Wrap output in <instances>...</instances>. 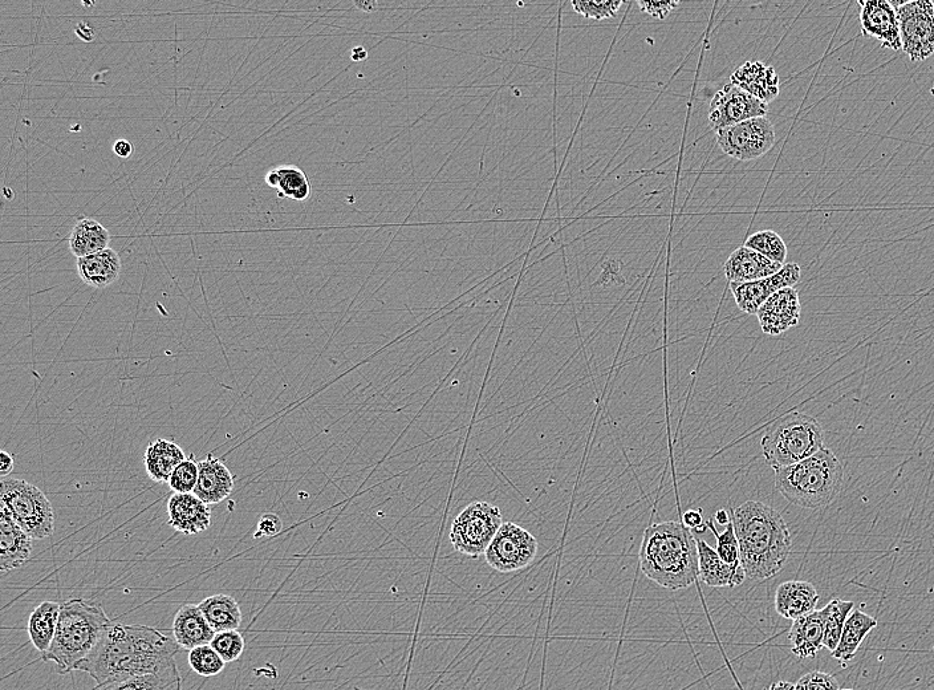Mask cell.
<instances>
[{
    "mask_svg": "<svg viewBox=\"0 0 934 690\" xmlns=\"http://www.w3.org/2000/svg\"><path fill=\"white\" fill-rule=\"evenodd\" d=\"M682 525H684L686 529L694 531V533H704V531L708 529V523L704 522L700 511L696 510L686 511V513L682 515Z\"/></svg>",
    "mask_w": 934,
    "mask_h": 690,
    "instance_id": "7bdbcfd3",
    "label": "cell"
},
{
    "mask_svg": "<svg viewBox=\"0 0 934 690\" xmlns=\"http://www.w3.org/2000/svg\"><path fill=\"white\" fill-rule=\"evenodd\" d=\"M716 522L718 525L728 526L730 522L729 514L725 510H718L716 514Z\"/></svg>",
    "mask_w": 934,
    "mask_h": 690,
    "instance_id": "f907efd6",
    "label": "cell"
},
{
    "mask_svg": "<svg viewBox=\"0 0 934 690\" xmlns=\"http://www.w3.org/2000/svg\"><path fill=\"white\" fill-rule=\"evenodd\" d=\"M538 541L530 531L503 523L485 552L486 562L501 574H510L529 567L538 555Z\"/></svg>",
    "mask_w": 934,
    "mask_h": 690,
    "instance_id": "30bf717a",
    "label": "cell"
},
{
    "mask_svg": "<svg viewBox=\"0 0 934 690\" xmlns=\"http://www.w3.org/2000/svg\"><path fill=\"white\" fill-rule=\"evenodd\" d=\"M621 0H607V2H584V0H574L572 7L579 15L587 19L603 20L616 18L617 11L621 7Z\"/></svg>",
    "mask_w": 934,
    "mask_h": 690,
    "instance_id": "f35d334b",
    "label": "cell"
},
{
    "mask_svg": "<svg viewBox=\"0 0 934 690\" xmlns=\"http://www.w3.org/2000/svg\"><path fill=\"white\" fill-rule=\"evenodd\" d=\"M180 651L174 637L156 628L112 623L76 671L87 673L97 685L116 683L160 672L176 663Z\"/></svg>",
    "mask_w": 934,
    "mask_h": 690,
    "instance_id": "6da1fadb",
    "label": "cell"
},
{
    "mask_svg": "<svg viewBox=\"0 0 934 690\" xmlns=\"http://www.w3.org/2000/svg\"><path fill=\"white\" fill-rule=\"evenodd\" d=\"M210 645L226 663H234V661L241 659L243 652H245L246 641L242 633H239L238 629H234V631L215 633Z\"/></svg>",
    "mask_w": 934,
    "mask_h": 690,
    "instance_id": "8d00e7d4",
    "label": "cell"
},
{
    "mask_svg": "<svg viewBox=\"0 0 934 690\" xmlns=\"http://www.w3.org/2000/svg\"><path fill=\"white\" fill-rule=\"evenodd\" d=\"M901 50L912 63L934 54V7L931 0H911L896 8Z\"/></svg>",
    "mask_w": 934,
    "mask_h": 690,
    "instance_id": "9c48e42d",
    "label": "cell"
},
{
    "mask_svg": "<svg viewBox=\"0 0 934 690\" xmlns=\"http://www.w3.org/2000/svg\"><path fill=\"white\" fill-rule=\"evenodd\" d=\"M502 525L499 507L489 502L470 503L454 519L450 542L460 554L478 558L485 554Z\"/></svg>",
    "mask_w": 934,
    "mask_h": 690,
    "instance_id": "ba28073f",
    "label": "cell"
},
{
    "mask_svg": "<svg viewBox=\"0 0 934 690\" xmlns=\"http://www.w3.org/2000/svg\"><path fill=\"white\" fill-rule=\"evenodd\" d=\"M876 627L877 620L873 616L860 610L852 611L844 625L838 648L831 653L832 657L843 663L854 659L860 645Z\"/></svg>",
    "mask_w": 934,
    "mask_h": 690,
    "instance_id": "83f0119b",
    "label": "cell"
},
{
    "mask_svg": "<svg viewBox=\"0 0 934 690\" xmlns=\"http://www.w3.org/2000/svg\"><path fill=\"white\" fill-rule=\"evenodd\" d=\"M93 690H182V679L177 664L173 663L160 672L97 685Z\"/></svg>",
    "mask_w": 934,
    "mask_h": 690,
    "instance_id": "1f68e13d",
    "label": "cell"
},
{
    "mask_svg": "<svg viewBox=\"0 0 934 690\" xmlns=\"http://www.w3.org/2000/svg\"><path fill=\"white\" fill-rule=\"evenodd\" d=\"M266 184L278 190L279 197L304 202L311 197V182L307 174L296 166H280L266 174Z\"/></svg>",
    "mask_w": 934,
    "mask_h": 690,
    "instance_id": "4dcf8cb0",
    "label": "cell"
},
{
    "mask_svg": "<svg viewBox=\"0 0 934 690\" xmlns=\"http://www.w3.org/2000/svg\"><path fill=\"white\" fill-rule=\"evenodd\" d=\"M60 616V604L56 602L40 603L31 612L28 619L27 632L32 645L40 655L47 653L52 641L55 639Z\"/></svg>",
    "mask_w": 934,
    "mask_h": 690,
    "instance_id": "f1b7e54d",
    "label": "cell"
},
{
    "mask_svg": "<svg viewBox=\"0 0 934 690\" xmlns=\"http://www.w3.org/2000/svg\"><path fill=\"white\" fill-rule=\"evenodd\" d=\"M189 665L197 675L214 677L223 672L226 661L209 644L189 651Z\"/></svg>",
    "mask_w": 934,
    "mask_h": 690,
    "instance_id": "e575fe53",
    "label": "cell"
},
{
    "mask_svg": "<svg viewBox=\"0 0 934 690\" xmlns=\"http://www.w3.org/2000/svg\"><path fill=\"white\" fill-rule=\"evenodd\" d=\"M351 59L355 63L364 62V60L368 59V51L365 50V48L361 46L353 48Z\"/></svg>",
    "mask_w": 934,
    "mask_h": 690,
    "instance_id": "c3c4849f",
    "label": "cell"
},
{
    "mask_svg": "<svg viewBox=\"0 0 934 690\" xmlns=\"http://www.w3.org/2000/svg\"><path fill=\"white\" fill-rule=\"evenodd\" d=\"M706 523H708V529L712 530L714 537L717 539L716 551L718 555H720V558L724 560L726 564L735 568V570L743 568L741 564V551H739V543L737 535H735L733 522H729V525L726 526V530L722 534H718L713 519H710V521Z\"/></svg>",
    "mask_w": 934,
    "mask_h": 690,
    "instance_id": "d590c367",
    "label": "cell"
},
{
    "mask_svg": "<svg viewBox=\"0 0 934 690\" xmlns=\"http://www.w3.org/2000/svg\"><path fill=\"white\" fill-rule=\"evenodd\" d=\"M14 470V458L7 452H0V477L7 478Z\"/></svg>",
    "mask_w": 934,
    "mask_h": 690,
    "instance_id": "bcb514c9",
    "label": "cell"
},
{
    "mask_svg": "<svg viewBox=\"0 0 934 690\" xmlns=\"http://www.w3.org/2000/svg\"><path fill=\"white\" fill-rule=\"evenodd\" d=\"M109 243L111 234L107 227L91 218L80 219L73 226L68 239L69 250L77 259L107 250Z\"/></svg>",
    "mask_w": 934,
    "mask_h": 690,
    "instance_id": "4316f807",
    "label": "cell"
},
{
    "mask_svg": "<svg viewBox=\"0 0 934 690\" xmlns=\"http://www.w3.org/2000/svg\"><path fill=\"white\" fill-rule=\"evenodd\" d=\"M133 150L134 149H133L132 142L128 140H124V138H121V140H117L115 144H113V152H115L116 156H119L120 158L131 157L133 154Z\"/></svg>",
    "mask_w": 934,
    "mask_h": 690,
    "instance_id": "f6af8a7d",
    "label": "cell"
},
{
    "mask_svg": "<svg viewBox=\"0 0 934 690\" xmlns=\"http://www.w3.org/2000/svg\"><path fill=\"white\" fill-rule=\"evenodd\" d=\"M678 6V2H639V7L641 11L647 12V14L653 16V18L664 20L667 19L670 12L673 11V8Z\"/></svg>",
    "mask_w": 934,
    "mask_h": 690,
    "instance_id": "b9f144b4",
    "label": "cell"
},
{
    "mask_svg": "<svg viewBox=\"0 0 934 690\" xmlns=\"http://www.w3.org/2000/svg\"><path fill=\"white\" fill-rule=\"evenodd\" d=\"M767 690H797V685L790 683V681L781 680L771 684Z\"/></svg>",
    "mask_w": 934,
    "mask_h": 690,
    "instance_id": "681fc988",
    "label": "cell"
},
{
    "mask_svg": "<svg viewBox=\"0 0 934 690\" xmlns=\"http://www.w3.org/2000/svg\"><path fill=\"white\" fill-rule=\"evenodd\" d=\"M797 690H840L838 680L830 673L814 671L799 679Z\"/></svg>",
    "mask_w": 934,
    "mask_h": 690,
    "instance_id": "ab89813d",
    "label": "cell"
},
{
    "mask_svg": "<svg viewBox=\"0 0 934 690\" xmlns=\"http://www.w3.org/2000/svg\"><path fill=\"white\" fill-rule=\"evenodd\" d=\"M782 265L757 251L739 247L725 263V275L730 283H749L769 278L781 271Z\"/></svg>",
    "mask_w": 934,
    "mask_h": 690,
    "instance_id": "ffe728a7",
    "label": "cell"
},
{
    "mask_svg": "<svg viewBox=\"0 0 934 690\" xmlns=\"http://www.w3.org/2000/svg\"><path fill=\"white\" fill-rule=\"evenodd\" d=\"M860 27L864 36L876 39L892 51L901 50L899 19L896 8L888 0H859Z\"/></svg>",
    "mask_w": 934,
    "mask_h": 690,
    "instance_id": "5bb4252c",
    "label": "cell"
},
{
    "mask_svg": "<svg viewBox=\"0 0 934 690\" xmlns=\"http://www.w3.org/2000/svg\"><path fill=\"white\" fill-rule=\"evenodd\" d=\"M283 522L282 519L276 514L266 513L259 518L257 533L254 534L255 539L259 538H271L276 537V535L282 533Z\"/></svg>",
    "mask_w": 934,
    "mask_h": 690,
    "instance_id": "60d3db41",
    "label": "cell"
},
{
    "mask_svg": "<svg viewBox=\"0 0 934 690\" xmlns=\"http://www.w3.org/2000/svg\"><path fill=\"white\" fill-rule=\"evenodd\" d=\"M730 83L769 105L781 91V81L774 67L763 62H746L735 69Z\"/></svg>",
    "mask_w": 934,
    "mask_h": 690,
    "instance_id": "e0dca14e",
    "label": "cell"
},
{
    "mask_svg": "<svg viewBox=\"0 0 934 690\" xmlns=\"http://www.w3.org/2000/svg\"><path fill=\"white\" fill-rule=\"evenodd\" d=\"M745 247L757 253L765 255L779 265L785 266L787 259V246L781 235L773 230L758 231L750 235L745 242Z\"/></svg>",
    "mask_w": 934,
    "mask_h": 690,
    "instance_id": "836d02e7",
    "label": "cell"
},
{
    "mask_svg": "<svg viewBox=\"0 0 934 690\" xmlns=\"http://www.w3.org/2000/svg\"><path fill=\"white\" fill-rule=\"evenodd\" d=\"M801 266L798 263H786L781 271L769 278L749 283H730L735 303L739 310L747 315H757L770 296L783 288L794 287L801 280Z\"/></svg>",
    "mask_w": 934,
    "mask_h": 690,
    "instance_id": "4fadbf2b",
    "label": "cell"
},
{
    "mask_svg": "<svg viewBox=\"0 0 934 690\" xmlns=\"http://www.w3.org/2000/svg\"><path fill=\"white\" fill-rule=\"evenodd\" d=\"M733 526L746 579L773 578L791 554V534L782 514L758 501H746L733 511Z\"/></svg>",
    "mask_w": 934,
    "mask_h": 690,
    "instance_id": "7a4b0ae2",
    "label": "cell"
},
{
    "mask_svg": "<svg viewBox=\"0 0 934 690\" xmlns=\"http://www.w3.org/2000/svg\"><path fill=\"white\" fill-rule=\"evenodd\" d=\"M767 112L769 105L730 83L714 95L710 103L709 121L716 131H720L743 121L766 117Z\"/></svg>",
    "mask_w": 934,
    "mask_h": 690,
    "instance_id": "7c38bea8",
    "label": "cell"
},
{
    "mask_svg": "<svg viewBox=\"0 0 934 690\" xmlns=\"http://www.w3.org/2000/svg\"><path fill=\"white\" fill-rule=\"evenodd\" d=\"M818 602L819 594L814 584L803 580L782 583L775 592V610L778 615L793 621L814 612Z\"/></svg>",
    "mask_w": 934,
    "mask_h": 690,
    "instance_id": "7402d4cb",
    "label": "cell"
},
{
    "mask_svg": "<svg viewBox=\"0 0 934 690\" xmlns=\"http://www.w3.org/2000/svg\"><path fill=\"white\" fill-rule=\"evenodd\" d=\"M791 651L798 659H814L824 648V623L822 610H815L794 620L790 629Z\"/></svg>",
    "mask_w": 934,
    "mask_h": 690,
    "instance_id": "d4e9b609",
    "label": "cell"
},
{
    "mask_svg": "<svg viewBox=\"0 0 934 690\" xmlns=\"http://www.w3.org/2000/svg\"><path fill=\"white\" fill-rule=\"evenodd\" d=\"M75 34L84 42L91 43L95 40L96 32L87 22H80L75 28Z\"/></svg>",
    "mask_w": 934,
    "mask_h": 690,
    "instance_id": "ee69618b",
    "label": "cell"
},
{
    "mask_svg": "<svg viewBox=\"0 0 934 690\" xmlns=\"http://www.w3.org/2000/svg\"><path fill=\"white\" fill-rule=\"evenodd\" d=\"M933 7H934V2H933Z\"/></svg>",
    "mask_w": 934,
    "mask_h": 690,
    "instance_id": "db71d44e",
    "label": "cell"
},
{
    "mask_svg": "<svg viewBox=\"0 0 934 690\" xmlns=\"http://www.w3.org/2000/svg\"><path fill=\"white\" fill-rule=\"evenodd\" d=\"M111 625L112 621L100 603L83 598L66 600L60 604L55 639L42 660L54 663L60 675L76 671Z\"/></svg>",
    "mask_w": 934,
    "mask_h": 690,
    "instance_id": "277c9868",
    "label": "cell"
},
{
    "mask_svg": "<svg viewBox=\"0 0 934 690\" xmlns=\"http://www.w3.org/2000/svg\"><path fill=\"white\" fill-rule=\"evenodd\" d=\"M201 611L215 632L234 631L242 624L239 603L231 595H213L200 604Z\"/></svg>",
    "mask_w": 934,
    "mask_h": 690,
    "instance_id": "f546056e",
    "label": "cell"
},
{
    "mask_svg": "<svg viewBox=\"0 0 934 690\" xmlns=\"http://www.w3.org/2000/svg\"><path fill=\"white\" fill-rule=\"evenodd\" d=\"M123 263L117 251L108 247L100 253L77 259V273L83 283L93 288H105L120 278Z\"/></svg>",
    "mask_w": 934,
    "mask_h": 690,
    "instance_id": "cb8c5ba5",
    "label": "cell"
},
{
    "mask_svg": "<svg viewBox=\"0 0 934 690\" xmlns=\"http://www.w3.org/2000/svg\"><path fill=\"white\" fill-rule=\"evenodd\" d=\"M186 460L181 446L169 440H156L146 449L144 464L150 480L157 483L169 482L177 466Z\"/></svg>",
    "mask_w": 934,
    "mask_h": 690,
    "instance_id": "484cf974",
    "label": "cell"
},
{
    "mask_svg": "<svg viewBox=\"0 0 934 690\" xmlns=\"http://www.w3.org/2000/svg\"><path fill=\"white\" fill-rule=\"evenodd\" d=\"M168 523L178 533L201 534L211 525L210 506L193 493L174 494L168 502Z\"/></svg>",
    "mask_w": 934,
    "mask_h": 690,
    "instance_id": "2e32d148",
    "label": "cell"
},
{
    "mask_svg": "<svg viewBox=\"0 0 934 690\" xmlns=\"http://www.w3.org/2000/svg\"><path fill=\"white\" fill-rule=\"evenodd\" d=\"M173 637L182 651H192L213 641L215 632L197 604H185L173 621Z\"/></svg>",
    "mask_w": 934,
    "mask_h": 690,
    "instance_id": "ac0fdd59",
    "label": "cell"
},
{
    "mask_svg": "<svg viewBox=\"0 0 934 690\" xmlns=\"http://www.w3.org/2000/svg\"><path fill=\"white\" fill-rule=\"evenodd\" d=\"M931 92H932V95L934 96V81H933Z\"/></svg>",
    "mask_w": 934,
    "mask_h": 690,
    "instance_id": "816d5d0a",
    "label": "cell"
},
{
    "mask_svg": "<svg viewBox=\"0 0 934 690\" xmlns=\"http://www.w3.org/2000/svg\"><path fill=\"white\" fill-rule=\"evenodd\" d=\"M722 152L739 161L757 160L774 148L775 128L767 117H757L717 131Z\"/></svg>",
    "mask_w": 934,
    "mask_h": 690,
    "instance_id": "8fae6325",
    "label": "cell"
},
{
    "mask_svg": "<svg viewBox=\"0 0 934 690\" xmlns=\"http://www.w3.org/2000/svg\"><path fill=\"white\" fill-rule=\"evenodd\" d=\"M766 464L774 470L807 460L824 448V432L815 417L790 413L769 426L761 441Z\"/></svg>",
    "mask_w": 934,
    "mask_h": 690,
    "instance_id": "8992f818",
    "label": "cell"
},
{
    "mask_svg": "<svg viewBox=\"0 0 934 690\" xmlns=\"http://www.w3.org/2000/svg\"><path fill=\"white\" fill-rule=\"evenodd\" d=\"M801 314V299L794 287L775 292L757 312L763 334L770 336L782 335L797 327Z\"/></svg>",
    "mask_w": 934,
    "mask_h": 690,
    "instance_id": "9a60e30c",
    "label": "cell"
},
{
    "mask_svg": "<svg viewBox=\"0 0 934 690\" xmlns=\"http://www.w3.org/2000/svg\"><path fill=\"white\" fill-rule=\"evenodd\" d=\"M198 474V464L192 458H186L170 476V489L176 494H192L197 486Z\"/></svg>",
    "mask_w": 934,
    "mask_h": 690,
    "instance_id": "74e56055",
    "label": "cell"
},
{
    "mask_svg": "<svg viewBox=\"0 0 934 690\" xmlns=\"http://www.w3.org/2000/svg\"><path fill=\"white\" fill-rule=\"evenodd\" d=\"M355 6L359 8L360 11L368 12V14L379 10V3H377L376 0L375 2H373V0H356Z\"/></svg>",
    "mask_w": 934,
    "mask_h": 690,
    "instance_id": "7dc6e473",
    "label": "cell"
},
{
    "mask_svg": "<svg viewBox=\"0 0 934 690\" xmlns=\"http://www.w3.org/2000/svg\"><path fill=\"white\" fill-rule=\"evenodd\" d=\"M840 690H855V689H840Z\"/></svg>",
    "mask_w": 934,
    "mask_h": 690,
    "instance_id": "f5cc1de1",
    "label": "cell"
},
{
    "mask_svg": "<svg viewBox=\"0 0 934 690\" xmlns=\"http://www.w3.org/2000/svg\"><path fill=\"white\" fill-rule=\"evenodd\" d=\"M639 559L644 575L670 591L685 590L700 576L697 541L682 523L669 521L648 527Z\"/></svg>",
    "mask_w": 934,
    "mask_h": 690,
    "instance_id": "3957f363",
    "label": "cell"
},
{
    "mask_svg": "<svg viewBox=\"0 0 934 690\" xmlns=\"http://www.w3.org/2000/svg\"><path fill=\"white\" fill-rule=\"evenodd\" d=\"M0 511L6 513L32 541L51 537L55 531L54 507L46 494L32 483L2 478Z\"/></svg>",
    "mask_w": 934,
    "mask_h": 690,
    "instance_id": "52a82bcc",
    "label": "cell"
},
{
    "mask_svg": "<svg viewBox=\"0 0 934 690\" xmlns=\"http://www.w3.org/2000/svg\"><path fill=\"white\" fill-rule=\"evenodd\" d=\"M843 482L842 462L827 448L798 464L775 470L779 493L802 509H826L842 491Z\"/></svg>",
    "mask_w": 934,
    "mask_h": 690,
    "instance_id": "5b68a950",
    "label": "cell"
},
{
    "mask_svg": "<svg viewBox=\"0 0 934 690\" xmlns=\"http://www.w3.org/2000/svg\"><path fill=\"white\" fill-rule=\"evenodd\" d=\"M854 607V602L832 599L831 602L823 608L824 648H827L831 653L838 648L844 625H846L848 616L851 615Z\"/></svg>",
    "mask_w": 934,
    "mask_h": 690,
    "instance_id": "d6a6232c",
    "label": "cell"
},
{
    "mask_svg": "<svg viewBox=\"0 0 934 690\" xmlns=\"http://www.w3.org/2000/svg\"><path fill=\"white\" fill-rule=\"evenodd\" d=\"M32 554V539L6 513L0 511V572L22 567Z\"/></svg>",
    "mask_w": 934,
    "mask_h": 690,
    "instance_id": "44dd1931",
    "label": "cell"
},
{
    "mask_svg": "<svg viewBox=\"0 0 934 690\" xmlns=\"http://www.w3.org/2000/svg\"><path fill=\"white\" fill-rule=\"evenodd\" d=\"M698 550V568H700V578L706 586L713 588H725L741 586L746 580L743 568L735 570L724 560L720 558L718 552L708 545L702 539H697Z\"/></svg>",
    "mask_w": 934,
    "mask_h": 690,
    "instance_id": "603a6c76",
    "label": "cell"
},
{
    "mask_svg": "<svg viewBox=\"0 0 934 690\" xmlns=\"http://www.w3.org/2000/svg\"><path fill=\"white\" fill-rule=\"evenodd\" d=\"M198 482L193 494L206 505H217L230 497L234 490V477L218 458L210 456L198 462Z\"/></svg>",
    "mask_w": 934,
    "mask_h": 690,
    "instance_id": "d6986e66",
    "label": "cell"
}]
</instances>
